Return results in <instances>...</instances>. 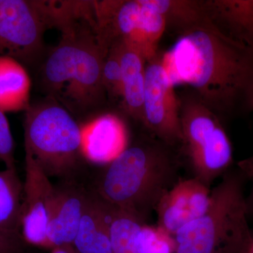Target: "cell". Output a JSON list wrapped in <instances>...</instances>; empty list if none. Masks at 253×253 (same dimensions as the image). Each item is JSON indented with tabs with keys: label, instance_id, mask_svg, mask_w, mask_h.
Here are the masks:
<instances>
[{
	"label": "cell",
	"instance_id": "23",
	"mask_svg": "<svg viewBox=\"0 0 253 253\" xmlns=\"http://www.w3.org/2000/svg\"><path fill=\"white\" fill-rule=\"evenodd\" d=\"M0 161L5 168L16 169L14 158V142L9 121L5 113L0 111Z\"/></svg>",
	"mask_w": 253,
	"mask_h": 253
},
{
	"label": "cell",
	"instance_id": "25",
	"mask_svg": "<svg viewBox=\"0 0 253 253\" xmlns=\"http://www.w3.org/2000/svg\"><path fill=\"white\" fill-rule=\"evenodd\" d=\"M238 166L243 174L252 180L253 184V156L240 161ZM252 197L253 200V188Z\"/></svg>",
	"mask_w": 253,
	"mask_h": 253
},
{
	"label": "cell",
	"instance_id": "27",
	"mask_svg": "<svg viewBox=\"0 0 253 253\" xmlns=\"http://www.w3.org/2000/svg\"><path fill=\"white\" fill-rule=\"evenodd\" d=\"M252 246H251L249 249H248L247 251H246V252H244V253H251V249H252Z\"/></svg>",
	"mask_w": 253,
	"mask_h": 253
},
{
	"label": "cell",
	"instance_id": "18",
	"mask_svg": "<svg viewBox=\"0 0 253 253\" xmlns=\"http://www.w3.org/2000/svg\"><path fill=\"white\" fill-rule=\"evenodd\" d=\"M164 18L166 31L176 37L211 23L205 0H146Z\"/></svg>",
	"mask_w": 253,
	"mask_h": 253
},
{
	"label": "cell",
	"instance_id": "28",
	"mask_svg": "<svg viewBox=\"0 0 253 253\" xmlns=\"http://www.w3.org/2000/svg\"><path fill=\"white\" fill-rule=\"evenodd\" d=\"M251 253H253V245L252 246V249H251Z\"/></svg>",
	"mask_w": 253,
	"mask_h": 253
},
{
	"label": "cell",
	"instance_id": "17",
	"mask_svg": "<svg viewBox=\"0 0 253 253\" xmlns=\"http://www.w3.org/2000/svg\"><path fill=\"white\" fill-rule=\"evenodd\" d=\"M31 78L22 63L0 56V111H26L31 106Z\"/></svg>",
	"mask_w": 253,
	"mask_h": 253
},
{
	"label": "cell",
	"instance_id": "3",
	"mask_svg": "<svg viewBox=\"0 0 253 253\" xmlns=\"http://www.w3.org/2000/svg\"><path fill=\"white\" fill-rule=\"evenodd\" d=\"M169 147L159 140L128 146L103 174L98 186L100 201L145 222L176 184L179 161Z\"/></svg>",
	"mask_w": 253,
	"mask_h": 253
},
{
	"label": "cell",
	"instance_id": "19",
	"mask_svg": "<svg viewBox=\"0 0 253 253\" xmlns=\"http://www.w3.org/2000/svg\"><path fill=\"white\" fill-rule=\"evenodd\" d=\"M23 184L16 169L0 170V230L21 235Z\"/></svg>",
	"mask_w": 253,
	"mask_h": 253
},
{
	"label": "cell",
	"instance_id": "8",
	"mask_svg": "<svg viewBox=\"0 0 253 253\" xmlns=\"http://www.w3.org/2000/svg\"><path fill=\"white\" fill-rule=\"evenodd\" d=\"M55 28L51 1L0 0V56L34 65L44 54V33Z\"/></svg>",
	"mask_w": 253,
	"mask_h": 253
},
{
	"label": "cell",
	"instance_id": "2",
	"mask_svg": "<svg viewBox=\"0 0 253 253\" xmlns=\"http://www.w3.org/2000/svg\"><path fill=\"white\" fill-rule=\"evenodd\" d=\"M58 29L61 38L43 59L40 86L70 113L94 110L106 97L102 69L109 47L100 35L94 1H74Z\"/></svg>",
	"mask_w": 253,
	"mask_h": 253
},
{
	"label": "cell",
	"instance_id": "24",
	"mask_svg": "<svg viewBox=\"0 0 253 253\" xmlns=\"http://www.w3.org/2000/svg\"><path fill=\"white\" fill-rule=\"evenodd\" d=\"M22 236L0 230V253H21Z\"/></svg>",
	"mask_w": 253,
	"mask_h": 253
},
{
	"label": "cell",
	"instance_id": "1",
	"mask_svg": "<svg viewBox=\"0 0 253 253\" xmlns=\"http://www.w3.org/2000/svg\"><path fill=\"white\" fill-rule=\"evenodd\" d=\"M174 86L185 84L219 118L253 94V50L223 35L212 23L176 38L162 52Z\"/></svg>",
	"mask_w": 253,
	"mask_h": 253
},
{
	"label": "cell",
	"instance_id": "21",
	"mask_svg": "<svg viewBox=\"0 0 253 253\" xmlns=\"http://www.w3.org/2000/svg\"><path fill=\"white\" fill-rule=\"evenodd\" d=\"M141 253H175L174 236L159 226L142 224L137 235Z\"/></svg>",
	"mask_w": 253,
	"mask_h": 253
},
{
	"label": "cell",
	"instance_id": "6",
	"mask_svg": "<svg viewBox=\"0 0 253 253\" xmlns=\"http://www.w3.org/2000/svg\"><path fill=\"white\" fill-rule=\"evenodd\" d=\"M184 154L197 178L211 186L233 162V150L220 118L192 92L179 97Z\"/></svg>",
	"mask_w": 253,
	"mask_h": 253
},
{
	"label": "cell",
	"instance_id": "12",
	"mask_svg": "<svg viewBox=\"0 0 253 253\" xmlns=\"http://www.w3.org/2000/svg\"><path fill=\"white\" fill-rule=\"evenodd\" d=\"M83 158L96 165H109L128 146L125 123L111 113L101 115L81 126Z\"/></svg>",
	"mask_w": 253,
	"mask_h": 253
},
{
	"label": "cell",
	"instance_id": "10",
	"mask_svg": "<svg viewBox=\"0 0 253 253\" xmlns=\"http://www.w3.org/2000/svg\"><path fill=\"white\" fill-rule=\"evenodd\" d=\"M25 163L21 236L28 244L46 248V231L56 189L31 156H25Z\"/></svg>",
	"mask_w": 253,
	"mask_h": 253
},
{
	"label": "cell",
	"instance_id": "16",
	"mask_svg": "<svg viewBox=\"0 0 253 253\" xmlns=\"http://www.w3.org/2000/svg\"><path fill=\"white\" fill-rule=\"evenodd\" d=\"M122 69L123 109L131 118L141 123L147 60L139 51L120 42Z\"/></svg>",
	"mask_w": 253,
	"mask_h": 253
},
{
	"label": "cell",
	"instance_id": "13",
	"mask_svg": "<svg viewBox=\"0 0 253 253\" xmlns=\"http://www.w3.org/2000/svg\"><path fill=\"white\" fill-rule=\"evenodd\" d=\"M88 199L76 190L56 189L46 231V248L73 245Z\"/></svg>",
	"mask_w": 253,
	"mask_h": 253
},
{
	"label": "cell",
	"instance_id": "14",
	"mask_svg": "<svg viewBox=\"0 0 253 253\" xmlns=\"http://www.w3.org/2000/svg\"><path fill=\"white\" fill-rule=\"evenodd\" d=\"M205 5L218 31L253 50V0H205Z\"/></svg>",
	"mask_w": 253,
	"mask_h": 253
},
{
	"label": "cell",
	"instance_id": "15",
	"mask_svg": "<svg viewBox=\"0 0 253 253\" xmlns=\"http://www.w3.org/2000/svg\"><path fill=\"white\" fill-rule=\"evenodd\" d=\"M111 209L99 199H88L72 246L78 253H113Z\"/></svg>",
	"mask_w": 253,
	"mask_h": 253
},
{
	"label": "cell",
	"instance_id": "9",
	"mask_svg": "<svg viewBox=\"0 0 253 253\" xmlns=\"http://www.w3.org/2000/svg\"><path fill=\"white\" fill-rule=\"evenodd\" d=\"M174 86L163 68L159 51L146 62L141 123L171 147L182 141L179 99Z\"/></svg>",
	"mask_w": 253,
	"mask_h": 253
},
{
	"label": "cell",
	"instance_id": "5",
	"mask_svg": "<svg viewBox=\"0 0 253 253\" xmlns=\"http://www.w3.org/2000/svg\"><path fill=\"white\" fill-rule=\"evenodd\" d=\"M25 152L49 176H66L78 167L81 126L72 114L49 97L31 104L24 123Z\"/></svg>",
	"mask_w": 253,
	"mask_h": 253
},
{
	"label": "cell",
	"instance_id": "22",
	"mask_svg": "<svg viewBox=\"0 0 253 253\" xmlns=\"http://www.w3.org/2000/svg\"><path fill=\"white\" fill-rule=\"evenodd\" d=\"M102 83L106 96L111 99H121L122 69L120 42L113 44L108 51L103 65Z\"/></svg>",
	"mask_w": 253,
	"mask_h": 253
},
{
	"label": "cell",
	"instance_id": "26",
	"mask_svg": "<svg viewBox=\"0 0 253 253\" xmlns=\"http://www.w3.org/2000/svg\"><path fill=\"white\" fill-rule=\"evenodd\" d=\"M51 253H78L72 245L70 246H60L51 249Z\"/></svg>",
	"mask_w": 253,
	"mask_h": 253
},
{
	"label": "cell",
	"instance_id": "11",
	"mask_svg": "<svg viewBox=\"0 0 253 253\" xmlns=\"http://www.w3.org/2000/svg\"><path fill=\"white\" fill-rule=\"evenodd\" d=\"M211 199L210 187L197 178L178 181L156 206L158 226L174 236L184 226L204 215Z\"/></svg>",
	"mask_w": 253,
	"mask_h": 253
},
{
	"label": "cell",
	"instance_id": "7",
	"mask_svg": "<svg viewBox=\"0 0 253 253\" xmlns=\"http://www.w3.org/2000/svg\"><path fill=\"white\" fill-rule=\"evenodd\" d=\"M94 6L100 35L109 48L123 42L147 61L159 52L166 21L145 0L94 1Z\"/></svg>",
	"mask_w": 253,
	"mask_h": 253
},
{
	"label": "cell",
	"instance_id": "4",
	"mask_svg": "<svg viewBox=\"0 0 253 253\" xmlns=\"http://www.w3.org/2000/svg\"><path fill=\"white\" fill-rule=\"evenodd\" d=\"M242 184L234 174L224 176L211 191L208 211L174 235L175 253H244L253 246Z\"/></svg>",
	"mask_w": 253,
	"mask_h": 253
},
{
	"label": "cell",
	"instance_id": "20",
	"mask_svg": "<svg viewBox=\"0 0 253 253\" xmlns=\"http://www.w3.org/2000/svg\"><path fill=\"white\" fill-rule=\"evenodd\" d=\"M111 209V243L113 253H141L137 244V235L142 221L128 213Z\"/></svg>",
	"mask_w": 253,
	"mask_h": 253
}]
</instances>
